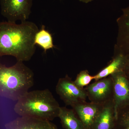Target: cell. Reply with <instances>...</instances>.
I'll list each match as a JSON object with an SVG mask.
<instances>
[{"label":"cell","instance_id":"cell-1","mask_svg":"<svg viewBox=\"0 0 129 129\" xmlns=\"http://www.w3.org/2000/svg\"><path fill=\"white\" fill-rule=\"evenodd\" d=\"M39 28L29 21L20 24L8 21L0 22V57L11 56L17 61H28L34 55L36 34Z\"/></svg>","mask_w":129,"mask_h":129},{"label":"cell","instance_id":"cell-2","mask_svg":"<svg viewBox=\"0 0 129 129\" xmlns=\"http://www.w3.org/2000/svg\"><path fill=\"white\" fill-rule=\"evenodd\" d=\"M60 107L48 89L28 91L17 101L14 110L22 117L51 121L58 117Z\"/></svg>","mask_w":129,"mask_h":129},{"label":"cell","instance_id":"cell-3","mask_svg":"<svg viewBox=\"0 0 129 129\" xmlns=\"http://www.w3.org/2000/svg\"><path fill=\"white\" fill-rule=\"evenodd\" d=\"M34 74L23 62L8 67L0 62V96L17 101L34 85Z\"/></svg>","mask_w":129,"mask_h":129},{"label":"cell","instance_id":"cell-4","mask_svg":"<svg viewBox=\"0 0 129 129\" xmlns=\"http://www.w3.org/2000/svg\"><path fill=\"white\" fill-rule=\"evenodd\" d=\"M56 91L65 104L72 107L76 104L86 102L87 96L84 88L76 85L68 75L59 79Z\"/></svg>","mask_w":129,"mask_h":129},{"label":"cell","instance_id":"cell-5","mask_svg":"<svg viewBox=\"0 0 129 129\" xmlns=\"http://www.w3.org/2000/svg\"><path fill=\"white\" fill-rule=\"evenodd\" d=\"M1 13L8 22L26 21L31 13L32 0H0Z\"/></svg>","mask_w":129,"mask_h":129},{"label":"cell","instance_id":"cell-6","mask_svg":"<svg viewBox=\"0 0 129 129\" xmlns=\"http://www.w3.org/2000/svg\"><path fill=\"white\" fill-rule=\"evenodd\" d=\"M90 101L104 105L113 99V86L111 76L95 81L85 88Z\"/></svg>","mask_w":129,"mask_h":129},{"label":"cell","instance_id":"cell-7","mask_svg":"<svg viewBox=\"0 0 129 129\" xmlns=\"http://www.w3.org/2000/svg\"><path fill=\"white\" fill-rule=\"evenodd\" d=\"M113 86L114 115L118 111L129 106V79L123 71L111 75Z\"/></svg>","mask_w":129,"mask_h":129},{"label":"cell","instance_id":"cell-8","mask_svg":"<svg viewBox=\"0 0 129 129\" xmlns=\"http://www.w3.org/2000/svg\"><path fill=\"white\" fill-rule=\"evenodd\" d=\"M117 20L118 35L114 51L129 55V6L122 9Z\"/></svg>","mask_w":129,"mask_h":129},{"label":"cell","instance_id":"cell-9","mask_svg":"<svg viewBox=\"0 0 129 129\" xmlns=\"http://www.w3.org/2000/svg\"><path fill=\"white\" fill-rule=\"evenodd\" d=\"M103 106L91 102H85L76 104L72 108L85 129H93L96 119Z\"/></svg>","mask_w":129,"mask_h":129},{"label":"cell","instance_id":"cell-10","mask_svg":"<svg viewBox=\"0 0 129 129\" xmlns=\"http://www.w3.org/2000/svg\"><path fill=\"white\" fill-rule=\"evenodd\" d=\"M6 129H58L48 120L20 116L5 125Z\"/></svg>","mask_w":129,"mask_h":129},{"label":"cell","instance_id":"cell-11","mask_svg":"<svg viewBox=\"0 0 129 129\" xmlns=\"http://www.w3.org/2000/svg\"><path fill=\"white\" fill-rule=\"evenodd\" d=\"M128 55L120 52L114 51L113 56L111 62L107 66L94 75V80H98L123 71Z\"/></svg>","mask_w":129,"mask_h":129},{"label":"cell","instance_id":"cell-12","mask_svg":"<svg viewBox=\"0 0 129 129\" xmlns=\"http://www.w3.org/2000/svg\"><path fill=\"white\" fill-rule=\"evenodd\" d=\"M114 119L113 101L103 105L96 119L93 129H112Z\"/></svg>","mask_w":129,"mask_h":129},{"label":"cell","instance_id":"cell-13","mask_svg":"<svg viewBox=\"0 0 129 129\" xmlns=\"http://www.w3.org/2000/svg\"><path fill=\"white\" fill-rule=\"evenodd\" d=\"M58 117L64 129H85L82 122L77 118L73 109L60 107Z\"/></svg>","mask_w":129,"mask_h":129},{"label":"cell","instance_id":"cell-14","mask_svg":"<svg viewBox=\"0 0 129 129\" xmlns=\"http://www.w3.org/2000/svg\"><path fill=\"white\" fill-rule=\"evenodd\" d=\"M35 45H37L44 49L46 53L47 50L53 49L55 46L53 44L51 34L45 29V26L42 25L41 29L36 34L34 39Z\"/></svg>","mask_w":129,"mask_h":129},{"label":"cell","instance_id":"cell-15","mask_svg":"<svg viewBox=\"0 0 129 129\" xmlns=\"http://www.w3.org/2000/svg\"><path fill=\"white\" fill-rule=\"evenodd\" d=\"M112 129H129V106L121 109L114 115Z\"/></svg>","mask_w":129,"mask_h":129},{"label":"cell","instance_id":"cell-16","mask_svg":"<svg viewBox=\"0 0 129 129\" xmlns=\"http://www.w3.org/2000/svg\"><path fill=\"white\" fill-rule=\"evenodd\" d=\"M92 80H94V76L91 75L88 70H85L81 71L77 75L74 82L78 87L84 88L89 85Z\"/></svg>","mask_w":129,"mask_h":129},{"label":"cell","instance_id":"cell-17","mask_svg":"<svg viewBox=\"0 0 129 129\" xmlns=\"http://www.w3.org/2000/svg\"><path fill=\"white\" fill-rule=\"evenodd\" d=\"M123 71L126 76L129 79V55L127 57V61L125 63V65Z\"/></svg>","mask_w":129,"mask_h":129},{"label":"cell","instance_id":"cell-18","mask_svg":"<svg viewBox=\"0 0 129 129\" xmlns=\"http://www.w3.org/2000/svg\"><path fill=\"white\" fill-rule=\"evenodd\" d=\"M79 1L81 2L84 3H88L91 2L93 0H79Z\"/></svg>","mask_w":129,"mask_h":129}]
</instances>
